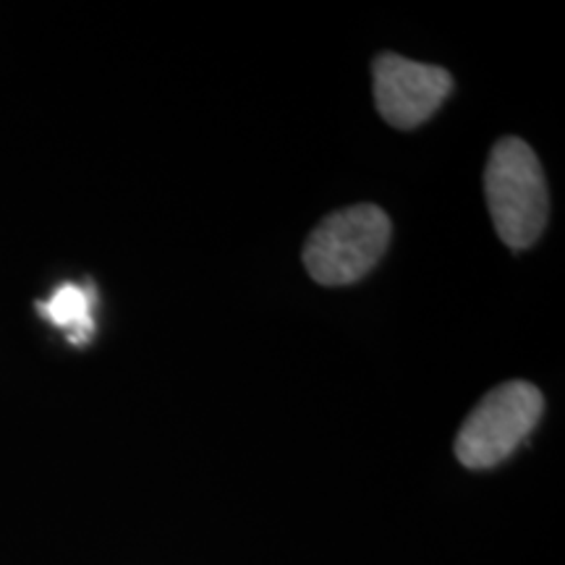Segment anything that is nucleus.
Instances as JSON below:
<instances>
[{
  "label": "nucleus",
  "instance_id": "1",
  "mask_svg": "<svg viewBox=\"0 0 565 565\" xmlns=\"http://www.w3.org/2000/svg\"><path fill=\"white\" fill-rule=\"evenodd\" d=\"M484 194L494 231L511 249H529L547 225L550 196L540 160L526 141L505 137L484 168Z\"/></svg>",
  "mask_w": 565,
  "mask_h": 565
},
{
  "label": "nucleus",
  "instance_id": "2",
  "mask_svg": "<svg viewBox=\"0 0 565 565\" xmlns=\"http://www.w3.org/2000/svg\"><path fill=\"white\" fill-rule=\"evenodd\" d=\"M391 244V217L377 204H353L317 225L303 265L322 286H351L380 263Z\"/></svg>",
  "mask_w": 565,
  "mask_h": 565
},
{
  "label": "nucleus",
  "instance_id": "3",
  "mask_svg": "<svg viewBox=\"0 0 565 565\" xmlns=\"http://www.w3.org/2000/svg\"><path fill=\"white\" fill-rule=\"evenodd\" d=\"M542 408L545 401L534 385H498L466 416L456 437L458 461L469 469H490L505 461L536 427Z\"/></svg>",
  "mask_w": 565,
  "mask_h": 565
},
{
  "label": "nucleus",
  "instance_id": "4",
  "mask_svg": "<svg viewBox=\"0 0 565 565\" xmlns=\"http://www.w3.org/2000/svg\"><path fill=\"white\" fill-rule=\"evenodd\" d=\"M454 79L445 68L383 53L374 61V103L395 129H414L427 121L450 95Z\"/></svg>",
  "mask_w": 565,
  "mask_h": 565
},
{
  "label": "nucleus",
  "instance_id": "5",
  "mask_svg": "<svg viewBox=\"0 0 565 565\" xmlns=\"http://www.w3.org/2000/svg\"><path fill=\"white\" fill-rule=\"evenodd\" d=\"M40 312L66 330L74 343H84L92 335V296L87 288L66 282L51 296V301L40 303Z\"/></svg>",
  "mask_w": 565,
  "mask_h": 565
}]
</instances>
